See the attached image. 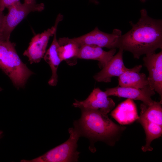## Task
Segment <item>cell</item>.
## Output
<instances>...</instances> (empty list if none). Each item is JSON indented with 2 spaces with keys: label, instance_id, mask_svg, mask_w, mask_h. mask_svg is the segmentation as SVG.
Returning a JSON list of instances; mask_svg holds the SVG:
<instances>
[{
  "label": "cell",
  "instance_id": "obj_4",
  "mask_svg": "<svg viewBox=\"0 0 162 162\" xmlns=\"http://www.w3.org/2000/svg\"><path fill=\"white\" fill-rule=\"evenodd\" d=\"M69 138L62 144L51 149L42 156L24 162H67L78 161L80 153L76 150L77 142L81 135L77 126L69 129Z\"/></svg>",
  "mask_w": 162,
  "mask_h": 162
},
{
  "label": "cell",
  "instance_id": "obj_26",
  "mask_svg": "<svg viewBox=\"0 0 162 162\" xmlns=\"http://www.w3.org/2000/svg\"><path fill=\"white\" fill-rule=\"evenodd\" d=\"M2 90V88L0 87V91H1Z\"/></svg>",
  "mask_w": 162,
  "mask_h": 162
},
{
  "label": "cell",
  "instance_id": "obj_15",
  "mask_svg": "<svg viewBox=\"0 0 162 162\" xmlns=\"http://www.w3.org/2000/svg\"><path fill=\"white\" fill-rule=\"evenodd\" d=\"M56 29L53 34L52 41L49 48L44 56V60L49 64L52 71V76L49 80V84L52 86H56L58 82L57 70L62 62L59 56L58 49L60 45L56 38Z\"/></svg>",
  "mask_w": 162,
  "mask_h": 162
},
{
  "label": "cell",
  "instance_id": "obj_25",
  "mask_svg": "<svg viewBox=\"0 0 162 162\" xmlns=\"http://www.w3.org/2000/svg\"><path fill=\"white\" fill-rule=\"evenodd\" d=\"M146 0H140V1L142 2H145Z\"/></svg>",
  "mask_w": 162,
  "mask_h": 162
},
{
  "label": "cell",
  "instance_id": "obj_10",
  "mask_svg": "<svg viewBox=\"0 0 162 162\" xmlns=\"http://www.w3.org/2000/svg\"><path fill=\"white\" fill-rule=\"evenodd\" d=\"M105 92L108 96H113L139 100L148 105H150L154 102L151 97L155 94V91L149 85L141 89L118 86L107 88Z\"/></svg>",
  "mask_w": 162,
  "mask_h": 162
},
{
  "label": "cell",
  "instance_id": "obj_14",
  "mask_svg": "<svg viewBox=\"0 0 162 162\" xmlns=\"http://www.w3.org/2000/svg\"><path fill=\"white\" fill-rule=\"evenodd\" d=\"M111 115L122 125L130 124L139 118L136 105L133 100L130 99L118 105Z\"/></svg>",
  "mask_w": 162,
  "mask_h": 162
},
{
  "label": "cell",
  "instance_id": "obj_17",
  "mask_svg": "<svg viewBox=\"0 0 162 162\" xmlns=\"http://www.w3.org/2000/svg\"><path fill=\"white\" fill-rule=\"evenodd\" d=\"M137 120L142 126L146 135V143L141 149L144 152L152 151L153 148L151 146V143L161 136L162 126L139 118Z\"/></svg>",
  "mask_w": 162,
  "mask_h": 162
},
{
  "label": "cell",
  "instance_id": "obj_18",
  "mask_svg": "<svg viewBox=\"0 0 162 162\" xmlns=\"http://www.w3.org/2000/svg\"><path fill=\"white\" fill-rule=\"evenodd\" d=\"M79 47L78 45L72 42L60 45L58 49V54L62 62L72 58H76Z\"/></svg>",
  "mask_w": 162,
  "mask_h": 162
},
{
  "label": "cell",
  "instance_id": "obj_22",
  "mask_svg": "<svg viewBox=\"0 0 162 162\" xmlns=\"http://www.w3.org/2000/svg\"><path fill=\"white\" fill-rule=\"evenodd\" d=\"M91 2L94 3L95 4L98 3V2L97 0H90Z\"/></svg>",
  "mask_w": 162,
  "mask_h": 162
},
{
  "label": "cell",
  "instance_id": "obj_1",
  "mask_svg": "<svg viewBox=\"0 0 162 162\" xmlns=\"http://www.w3.org/2000/svg\"><path fill=\"white\" fill-rule=\"evenodd\" d=\"M140 12L141 17L136 23L129 22L132 28L121 36L117 48L131 52L137 59L162 49V20L151 18L145 9Z\"/></svg>",
  "mask_w": 162,
  "mask_h": 162
},
{
  "label": "cell",
  "instance_id": "obj_9",
  "mask_svg": "<svg viewBox=\"0 0 162 162\" xmlns=\"http://www.w3.org/2000/svg\"><path fill=\"white\" fill-rule=\"evenodd\" d=\"M143 65L147 69L149 85L162 97V51L146 55L143 58Z\"/></svg>",
  "mask_w": 162,
  "mask_h": 162
},
{
  "label": "cell",
  "instance_id": "obj_13",
  "mask_svg": "<svg viewBox=\"0 0 162 162\" xmlns=\"http://www.w3.org/2000/svg\"><path fill=\"white\" fill-rule=\"evenodd\" d=\"M142 65H136L128 70L118 77V86L138 89L149 85L147 77L140 71Z\"/></svg>",
  "mask_w": 162,
  "mask_h": 162
},
{
  "label": "cell",
  "instance_id": "obj_27",
  "mask_svg": "<svg viewBox=\"0 0 162 162\" xmlns=\"http://www.w3.org/2000/svg\"><path fill=\"white\" fill-rule=\"evenodd\" d=\"M0 34H1V33L0 32Z\"/></svg>",
  "mask_w": 162,
  "mask_h": 162
},
{
  "label": "cell",
  "instance_id": "obj_7",
  "mask_svg": "<svg viewBox=\"0 0 162 162\" xmlns=\"http://www.w3.org/2000/svg\"><path fill=\"white\" fill-rule=\"evenodd\" d=\"M63 16L59 14L57 16L54 25L40 34L33 36L31 40L27 49L23 55L27 56L32 64L39 62L44 57L50 38L52 36L57 29L59 22L62 20Z\"/></svg>",
  "mask_w": 162,
  "mask_h": 162
},
{
  "label": "cell",
  "instance_id": "obj_11",
  "mask_svg": "<svg viewBox=\"0 0 162 162\" xmlns=\"http://www.w3.org/2000/svg\"><path fill=\"white\" fill-rule=\"evenodd\" d=\"M124 50L119 49L118 52L115 54L106 65L99 72L93 76L98 82H109L114 76L118 77L128 70V68L124 65L123 60Z\"/></svg>",
  "mask_w": 162,
  "mask_h": 162
},
{
  "label": "cell",
  "instance_id": "obj_3",
  "mask_svg": "<svg viewBox=\"0 0 162 162\" xmlns=\"http://www.w3.org/2000/svg\"><path fill=\"white\" fill-rule=\"evenodd\" d=\"M10 40L0 41V68L17 88L23 87L33 74L22 61Z\"/></svg>",
  "mask_w": 162,
  "mask_h": 162
},
{
  "label": "cell",
  "instance_id": "obj_2",
  "mask_svg": "<svg viewBox=\"0 0 162 162\" xmlns=\"http://www.w3.org/2000/svg\"><path fill=\"white\" fill-rule=\"evenodd\" d=\"M81 116L74 122L81 134L94 141H100L113 145L117 137L125 127L117 125L100 111L94 110L81 109Z\"/></svg>",
  "mask_w": 162,
  "mask_h": 162
},
{
  "label": "cell",
  "instance_id": "obj_21",
  "mask_svg": "<svg viewBox=\"0 0 162 162\" xmlns=\"http://www.w3.org/2000/svg\"><path fill=\"white\" fill-rule=\"evenodd\" d=\"M33 0H25L24 2L27 3H30L32 2Z\"/></svg>",
  "mask_w": 162,
  "mask_h": 162
},
{
  "label": "cell",
  "instance_id": "obj_5",
  "mask_svg": "<svg viewBox=\"0 0 162 162\" xmlns=\"http://www.w3.org/2000/svg\"><path fill=\"white\" fill-rule=\"evenodd\" d=\"M121 30L115 28L111 33H108L100 30L97 27L91 32L81 36L70 38L64 37L58 40L60 45L72 42L80 46L89 45L111 49L117 48L119 39L122 35Z\"/></svg>",
  "mask_w": 162,
  "mask_h": 162
},
{
  "label": "cell",
  "instance_id": "obj_19",
  "mask_svg": "<svg viewBox=\"0 0 162 162\" xmlns=\"http://www.w3.org/2000/svg\"><path fill=\"white\" fill-rule=\"evenodd\" d=\"M19 1L20 0H0V12Z\"/></svg>",
  "mask_w": 162,
  "mask_h": 162
},
{
  "label": "cell",
  "instance_id": "obj_24",
  "mask_svg": "<svg viewBox=\"0 0 162 162\" xmlns=\"http://www.w3.org/2000/svg\"><path fill=\"white\" fill-rule=\"evenodd\" d=\"M3 131L2 130H0V134H2Z\"/></svg>",
  "mask_w": 162,
  "mask_h": 162
},
{
  "label": "cell",
  "instance_id": "obj_20",
  "mask_svg": "<svg viewBox=\"0 0 162 162\" xmlns=\"http://www.w3.org/2000/svg\"><path fill=\"white\" fill-rule=\"evenodd\" d=\"M5 15L2 12H0V32L1 33L4 24ZM1 35V34H0Z\"/></svg>",
  "mask_w": 162,
  "mask_h": 162
},
{
  "label": "cell",
  "instance_id": "obj_16",
  "mask_svg": "<svg viewBox=\"0 0 162 162\" xmlns=\"http://www.w3.org/2000/svg\"><path fill=\"white\" fill-rule=\"evenodd\" d=\"M162 100L154 102L150 105L142 103L140 104V116L139 118L162 126Z\"/></svg>",
  "mask_w": 162,
  "mask_h": 162
},
{
  "label": "cell",
  "instance_id": "obj_12",
  "mask_svg": "<svg viewBox=\"0 0 162 162\" xmlns=\"http://www.w3.org/2000/svg\"><path fill=\"white\" fill-rule=\"evenodd\" d=\"M116 49L105 51L102 48L89 45L80 46L76 59H83L97 60L98 61L99 67L102 68L115 54Z\"/></svg>",
  "mask_w": 162,
  "mask_h": 162
},
{
  "label": "cell",
  "instance_id": "obj_8",
  "mask_svg": "<svg viewBox=\"0 0 162 162\" xmlns=\"http://www.w3.org/2000/svg\"><path fill=\"white\" fill-rule=\"evenodd\" d=\"M73 105L80 109L98 110L107 115L114 107L115 103L105 92L97 88H94L85 100L82 101L75 100Z\"/></svg>",
  "mask_w": 162,
  "mask_h": 162
},
{
  "label": "cell",
  "instance_id": "obj_23",
  "mask_svg": "<svg viewBox=\"0 0 162 162\" xmlns=\"http://www.w3.org/2000/svg\"><path fill=\"white\" fill-rule=\"evenodd\" d=\"M2 134H0V139H1L2 137Z\"/></svg>",
  "mask_w": 162,
  "mask_h": 162
},
{
  "label": "cell",
  "instance_id": "obj_6",
  "mask_svg": "<svg viewBox=\"0 0 162 162\" xmlns=\"http://www.w3.org/2000/svg\"><path fill=\"white\" fill-rule=\"evenodd\" d=\"M44 8L43 3H37L35 0L30 3H22L19 1L8 7V12L5 15L0 41L9 40L12 32L29 14L41 11Z\"/></svg>",
  "mask_w": 162,
  "mask_h": 162
}]
</instances>
